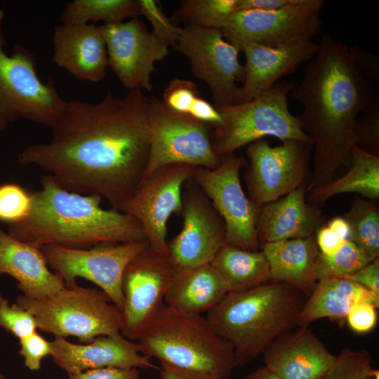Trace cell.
<instances>
[{
    "instance_id": "31",
    "label": "cell",
    "mask_w": 379,
    "mask_h": 379,
    "mask_svg": "<svg viewBox=\"0 0 379 379\" xmlns=\"http://www.w3.org/2000/svg\"><path fill=\"white\" fill-rule=\"evenodd\" d=\"M239 0H182L171 20L174 24L220 29L239 11Z\"/></svg>"
},
{
    "instance_id": "26",
    "label": "cell",
    "mask_w": 379,
    "mask_h": 379,
    "mask_svg": "<svg viewBox=\"0 0 379 379\" xmlns=\"http://www.w3.org/2000/svg\"><path fill=\"white\" fill-rule=\"evenodd\" d=\"M227 293L225 280L211 262L177 267L165 302L180 312L201 314L215 307Z\"/></svg>"
},
{
    "instance_id": "10",
    "label": "cell",
    "mask_w": 379,
    "mask_h": 379,
    "mask_svg": "<svg viewBox=\"0 0 379 379\" xmlns=\"http://www.w3.org/2000/svg\"><path fill=\"white\" fill-rule=\"evenodd\" d=\"M325 3L324 0H295L277 10L239 11L220 32L239 49L246 44L275 47L312 41L320 32V15Z\"/></svg>"
},
{
    "instance_id": "4",
    "label": "cell",
    "mask_w": 379,
    "mask_h": 379,
    "mask_svg": "<svg viewBox=\"0 0 379 379\" xmlns=\"http://www.w3.org/2000/svg\"><path fill=\"white\" fill-rule=\"evenodd\" d=\"M305 296L287 284L267 281L250 289L228 292L206 318L213 331L232 345L239 367L298 325Z\"/></svg>"
},
{
    "instance_id": "51",
    "label": "cell",
    "mask_w": 379,
    "mask_h": 379,
    "mask_svg": "<svg viewBox=\"0 0 379 379\" xmlns=\"http://www.w3.org/2000/svg\"><path fill=\"white\" fill-rule=\"evenodd\" d=\"M0 379H7V378L2 374H0Z\"/></svg>"
},
{
    "instance_id": "42",
    "label": "cell",
    "mask_w": 379,
    "mask_h": 379,
    "mask_svg": "<svg viewBox=\"0 0 379 379\" xmlns=\"http://www.w3.org/2000/svg\"><path fill=\"white\" fill-rule=\"evenodd\" d=\"M140 374L138 368H101L68 375L69 379H140Z\"/></svg>"
},
{
    "instance_id": "34",
    "label": "cell",
    "mask_w": 379,
    "mask_h": 379,
    "mask_svg": "<svg viewBox=\"0 0 379 379\" xmlns=\"http://www.w3.org/2000/svg\"><path fill=\"white\" fill-rule=\"evenodd\" d=\"M374 369L368 351L345 347L320 379H372Z\"/></svg>"
},
{
    "instance_id": "7",
    "label": "cell",
    "mask_w": 379,
    "mask_h": 379,
    "mask_svg": "<svg viewBox=\"0 0 379 379\" xmlns=\"http://www.w3.org/2000/svg\"><path fill=\"white\" fill-rule=\"evenodd\" d=\"M112 302L102 290L77 284L40 299L22 294L17 298V304L34 317L37 329L55 337L74 336L82 344L121 331L122 313Z\"/></svg>"
},
{
    "instance_id": "19",
    "label": "cell",
    "mask_w": 379,
    "mask_h": 379,
    "mask_svg": "<svg viewBox=\"0 0 379 379\" xmlns=\"http://www.w3.org/2000/svg\"><path fill=\"white\" fill-rule=\"evenodd\" d=\"M53 362L68 375L101 368H152L159 370L143 354L138 343L124 337L121 331L100 335L86 344H74L61 337L51 342Z\"/></svg>"
},
{
    "instance_id": "48",
    "label": "cell",
    "mask_w": 379,
    "mask_h": 379,
    "mask_svg": "<svg viewBox=\"0 0 379 379\" xmlns=\"http://www.w3.org/2000/svg\"><path fill=\"white\" fill-rule=\"evenodd\" d=\"M326 225L343 240H350V227L344 217L335 216Z\"/></svg>"
},
{
    "instance_id": "15",
    "label": "cell",
    "mask_w": 379,
    "mask_h": 379,
    "mask_svg": "<svg viewBox=\"0 0 379 379\" xmlns=\"http://www.w3.org/2000/svg\"><path fill=\"white\" fill-rule=\"evenodd\" d=\"M177 266L169 255L149 246L126 266L122 277L124 307L121 334L138 340L165 305Z\"/></svg>"
},
{
    "instance_id": "30",
    "label": "cell",
    "mask_w": 379,
    "mask_h": 379,
    "mask_svg": "<svg viewBox=\"0 0 379 379\" xmlns=\"http://www.w3.org/2000/svg\"><path fill=\"white\" fill-rule=\"evenodd\" d=\"M140 15L138 0H74L65 4L60 20L67 25L89 21L115 24Z\"/></svg>"
},
{
    "instance_id": "21",
    "label": "cell",
    "mask_w": 379,
    "mask_h": 379,
    "mask_svg": "<svg viewBox=\"0 0 379 379\" xmlns=\"http://www.w3.org/2000/svg\"><path fill=\"white\" fill-rule=\"evenodd\" d=\"M52 61L74 78L98 83L108 67L106 44L100 26L60 25L53 34Z\"/></svg>"
},
{
    "instance_id": "41",
    "label": "cell",
    "mask_w": 379,
    "mask_h": 379,
    "mask_svg": "<svg viewBox=\"0 0 379 379\" xmlns=\"http://www.w3.org/2000/svg\"><path fill=\"white\" fill-rule=\"evenodd\" d=\"M346 319L353 331L357 333L368 332L377 323L376 307L366 302H357L350 308Z\"/></svg>"
},
{
    "instance_id": "2",
    "label": "cell",
    "mask_w": 379,
    "mask_h": 379,
    "mask_svg": "<svg viewBox=\"0 0 379 379\" xmlns=\"http://www.w3.org/2000/svg\"><path fill=\"white\" fill-rule=\"evenodd\" d=\"M290 93L300 102L298 115L312 141V171L306 190L326 185L341 166L352 164L357 145L356 122L367 108L379 103L376 68L371 55L324 34Z\"/></svg>"
},
{
    "instance_id": "33",
    "label": "cell",
    "mask_w": 379,
    "mask_h": 379,
    "mask_svg": "<svg viewBox=\"0 0 379 379\" xmlns=\"http://www.w3.org/2000/svg\"><path fill=\"white\" fill-rule=\"evenodd\" d=\"M375 259L368 255L354 243L347 240L334 254H319L316 265V277H344L357 272Z\"/></svg>"
},
{
    "instance_id": "12",
    "label": "cell",
    "mask_w": 379,
    "mask_h": 379,
    "mask_svg": "<svg viewBox=\"0 0 379 379\" xmlns=\"http://www.w3.org/2000/svg\"><path fill=\"white\" fill-rule=\"evenodd\" d=\"M146 241L100 244L88 248H73L57 245L41 247L50 269L59 274L65 286L86 279L100 288L121 311L124 307L121 281L124 272L138 253L148 246Z\"/></svg>"
},
{
    "instance_id": "28",
    "label": "cell",
    "mask_w": 379,
    "mask_h": 379,
    "mask_svg": "<svg viewBox=\"0 0 379 379\" xmlns=\"http://www.w3.org/2000/svg\"><path fill=\"white\" fill-rule=\"evenodd\" d=\"M354 192L372 201L379 197V156L357 145L352 150V164L342 177L310 191V204L317 207L330 198Z\"/></svg>"
},
{
    "instance_id": "13",
    "label": "cell",
    "mask_w": 379,
    "mask_h": 379,
    "mask_svg": "<svg viewBox=\"0 0 379 379\" xmlns=\"http://www.w3.org/2000/svg\"><path fill=\"white\" fill-rule=\"evenodd\" d=\"M173 48L188 59L194 77L208 85L215 105L242 103L241 87L237 85L245 77L240 51L220 29L185 26Z\"/></svg>"
},
{
    "instance_id": "8",
    "label": "cell",
    "mask_w": 379,
    "mask_h": 379,
    "mask_svg": "<svg viewBox=\"0 0 379 379\" xmlns=\"http://www.w3.org/2000/svg\"><path fill=\"white\" fill-rule=\"evenodd\" d=\"M4 11L0 10V132L23 119L51 128L65 100L59 95L54 80L44 83L36 72L34 54L16 44L11 55L4 51Z\"/></svg>"
},
{
    "instance_id": "44",
    "label": "cell",
    "mask_w": 379,
    "mask_h": 379,
    "mask_svg": "<svg viewBox=\"0 0 379 379\" xmlns=\"http://www.w3.org/2000/svg\"><path fill=\"white\" fill-rule=\"evenodd\" d=\"M188 115L210 125L213 129L220 126L222 121V116L215 105L201 96L197 99Z\"/></svg>"
},
{
    "instance_id": "39",
    "label": "cell",
    "mask_w": 379,
    "mask_h": 379,
    "mask_svg": "<svg viewBox=\"0 0 379 379\" xmlns=\"http://www.w3.org/2000/svg\"><path fill=\"white\" fill-rule=\"evenodd\" d=\"M357 146L364 150L379 154V103L364 110L356 122Z\"/></svg>"
},
{
    "instance_id": "36",
    "label": "cell",
    "mask_w": 379,
    "mask_h": 379,
    "mask_svg": "<svg viewBox=\"0 0 379 379\" xmlns=\"http://www.w3.org/2000/svg\"><path fill=\"white\" fill-rule=\"evenodd\" d=\"M138 1L140 15L144 16L152 24V33L166 46H174L180 38L182 27L173 22L163 12L157 1Z\"/></svg>"
},
{
    "instance_id": "3",
    "label": "cell",
    "mask_w": 379,
    "mask_h": 379,
    "mask_svg": "<svg viewBox=\"0 0 379 379\" xmlns=\"http://www.w3.org/2000/svg\"><path fill=\"white\" fill-rule=\"evenodd\" d=\"M41 184V190L32 193L29 215L8 225V234L15 239L41 248H73L146 241L133 217L103 208L101 197L69 191L50 175L43 176Z\"/></svg>"
},
{
    "instance_id": "16",
    "label": "cell",
    "mask_w": 379,
    "mask_h": 379,
    "mask_svg": "<svg viewBox=\"0 0 379 379\" xmlns=\"http://www.w3.org/2000/svg\"><path fill=\"white\" fill-rule=\"evenodd\" d=\"M194 168L185 164L159 168L142 180L120 209L139 222L149 246L158 252L168 255V221L181 213L183 187Z\"/></svg>"
},
{
    "instance_id": "43",
    "label": "cell",
    "mask_w": 379,
    "mask_h": 379,
    "mask_svg": "<svg viewBox=\"0 0 379 379\" xmlns=\"http://www.w3.org/2000/svg\"><path fill=\"white\" fill-rule=\"evenodd\" d=\"M379 295V258H376L352 274L344 277Z\"/></svg>"
},
{
    "instance_id": "45",
    "label": "cell",
    "mask_w": 379,
    "mask_h": 379,
    "mask_svg": "<svg viewBox=\"0 0 379 379\" xmlns=\"http://www.w3.org/2000/svg\"><path fill=\"white\" fill-rule=\"evenodd\" d=\"M315 240L321 254L331 255L337 252L345 241L340 239L326 225L316 231Z\"/></svg>"
},
{
    "instance_id": "46",
    "label": "cell",
    "mask_w": 379,
    "mask_h": 379,
    "mask_svg": "<svg viewBox=\"0 0 379 379\" xmlns=\"http://www.w3.org/2000/svg\"><path fill=\"white\" fill-rule=\"evenodd\" d=\"M158 371L161 379H218L197 371L175 367L160 362Z\"/></svg>"
},
{
    "instance_id": "40",
    "label": "cell",
    "mask_w": 379,
    "mask_h": 379,
    "mask_svg": "<svg viewBox=\"0 0 379 379\" xmlns=\"http://www.w3.org/2000/svg\"><path fill=\"white\" fill-rule=\"evenodd\" d=\"M20 354L24 359L26 367L30 371H39L42 360L51 354V342L37 331L19 340Z\"/></svg>"
},
{
    "instance_id": "23",
    "label": "cell",
    "mask_w": 379,
    "mask_h": 379,
    "mask_svg": "<svg viewBox=\"0 0 379 379\" xmlns=\"http://www.w3.org/2000/svg\"><path fill=\"white\" fill-rule=\"evenodd\" d=\"M306 185L262 206L256 227L260 246L310 237L322 225L321 210L306 201Z\"/></svg>"
},
{
    "instance_id": "11",
    "label": "cell",
    "mask_w": 379,
    "mask_h": 379,
    "mask_svg": "<svg viewBox=\"0 0 379 379\" xmlns=\"http://www.w3.org/2000/svg\"><path fill=\"white\" fill-rule=\"evenodd\" d=\"M214 169L195 167L192 180L211 201L225 225V242L238 248L257 251L260 244L257 222L262 207L242 188L239 173L246 165L242 156L234 153L220 157Z\"/></svg>"
},
{
    "instance_id": "47",
    "label": "cell",
    "mask_w": 379,
    "mask_h": 379,
    "mask_svg": "<svg viewBox=\"0 0 379 379\" xmlns=\"http://www.w3.org/2000/svg\"><path fill=\"white\" fill-rule=\"evenodd\" d=\"M295 0H239V11H273L286 7Z\"/></svg>"
},
{
    "instance_id": "49",
    "label": "cell",
    "mask_w": 379,
    "mask_h": 379,
    "mask_svg": "<svg viewBox=\"0 0 379 379\" xmlns=\"http://www.w3.org/2000/svg\"><path fill=\"white\" fill-rule=\"evenodd\" d=\"M245 379H281L277 373L265 366L250 373Z\"/></svg>"
},
{
    "instance_id": "24",
    "label": "cell",
    "mask_w": 379,
    "mask_h": 379,
    "mask_svg": "<svg viewBox=\"0 0 379 379\" xmlns=\"http://www.w3.org/2000/svg\"><path fill=\"white\" fill-rule=\"evenodd\" d=\"M1 274L13 277L22 295L31 298L52 295L65 286L62 278L50 270L41 247L16 239L0 228Z\"/></svg>"
},
{
    "instance_id": "20",
    "label": "cell",
    "mask_w": 379,
    "mask_h": 379,
    "mask_svg": "<svg viewBox=\"0 0 379 379\" xmlns=\"http://www.w3.org/2000/svg\"><path fill=\"white\" fill-rule=\"evenodd\" d=\"M262 354L265 366L281 379H320L336 359L307 326L279 336Z\"/></svg>"
},
{
    "instance_id": "50",
    "label": "cell",
    "mask_w": 379,
    "mask_h": 379,
    "mask_svg": "<svg viewBox=\"0 0 379 379\" xmlns=\"http://www.w3.org/2000/svg\"><path fill=\"white\" fill-rule=\"evenodd\" d=\"M372 379H379V371L378 369H374Z\"/></svg>"
},
{
    "instance_id": "14",
    "label": "cell",
    "mask_w": 379,
    "mask_h": 379,
    "mask_svg": "<svg viewBox=\"0 0 379 379\" xmlns=\"http://www.w3.org/2000/svg\"><path fill=\"white\" fill-rule=\"evenodd\" d=\"M312 150V143L295 140L276 147L264 138L248 145L245 182L248 197L262 207L307 184Z\"/></svg>"
},
{
    "instance_id": "17",
    "label": "cell",
    "mask_w": 379,
    "mask_h": 379,
    "mask_svg": "<svg viewBox=\"0 0 379 379\" xmlns=\"http://www.w3.org/2000/svg\"><path fill=\"white\" fill-rule=\"evenodd\" d=\"M100 27L106 44L108 67L123 86L128 91H152L154 65L168 55V46L150 32L139 17Z\"/></svg>"
},
{
    "instance_id": "9",
    "label": "cell",
    "mask_w": 379,
    "mask_h": 379,
    "mask_svg": "<svg viewBox=\"0 0 379 379\" xmlns=\"http://www.w3.org/2000/svg\"><path fill=\"white\" fill-rule=\"evenodd\" d=\"M148 123L149 149L142 179L168 164H185L207 169L220 165L221 159L212 146L210 125L171 110L154 96L149 98Z\"/></svg>"
},
{
    "instance_id": "1",
    "label": "cell",
    "mask_w": 379,
    "mask_h": 379,
    "mask_svg": "<svg viewBox=\"0 0 379 379\" xmlns=\"http://www.w3.org/2000/svg\"><path fill=\"white\" fill-rule=\"evenodd\" d=\"M149 98L140 88L95 102L66 101L46 143L32 144L20 164L48 173L67 190L94 194L120 211L142 181L149 149Z\"/></svg>"
},
{
    "instance_id": "32",
    "label": "cell",
    "mask_w": 379,
    "mask_h": 379,
    "mask_svg": "<svg viewBox=\"0 0 379 379\" xmlns=\"http://www.w3.org/2000/svg\"><path fill=\"white\" fill-rule=\"evenodd\" d=\"M350 227V241L373 259L379 257V210L376 201L357 197L343 216Z\"/></svg>"
},
{
    "instance_id": "27",
    "label": "cell",
    "mask_w": 379,
    "mask_h": 379,
    "mask_svg": "<svg viewBox=\"0 0 379 379\" xmlns=\"http://www.w3.org/2000/svg\"><path fill=\"white\" fill-rule=\"evenodd\" d=\"M360 301L379 307V295L354 281L338 277L320 279L306 300L298 326L324 317L345 319L352 305Z\"/></svg>"
},
{
    "instance_id": "22",
    "label": "cell",
    "mask_w": 379,
    "mask_h": 379,
    "mask_svg": "<svg viewBox=\"0 0 379 379\" xmlns=\"http://www.w3.org/2000/svg\"><path fill=\"white\" fill-rule=\"evenodd\" d=\"M317 48V43L312 40L275 47L255 44L241 46L239 50L246 58L244 81L241 87L242 103L272 88L301 63L310 61Z\"/></svg>"
},
{
    "instance_id": "29",
    "label": "cell",
    "mask_w": 379,
    "mask_h": 379,
    "mask_svg": "<svg viewBox=\"0 0 379 379\" xmlns=\"http://www.w3.org/2000/svg\"><path fill=\"white\" fill-rule=\"evenodd\" d=\"M225 280L228 292L241 291L271 281L270 267L260 251L225 243L211 262Z\"/></svg>"
},
{
    "instance_id": "5",
    "label": "cell",
    "mask_w": 379,
    "mask_h": 379,
    "mask_svg": "<svg viewBox=\"0 0 379 379\" xmlns=\"http://www.w3.org/2000/svg\"><path fill=\"white\" fill-rule=\"evenodd\" d=\"M138 343L149 358L218 379H229L237 367L232 345L213 331L206 317L166 305Z\"/></svg>"
},
{
    "instance_id": "18",
    "label": "cell",
    "mask_w": 379,
    "mask_h": 379,
    "mask_svg": "<svg viewBox=\"0 0 379 379\" xmlns=\"http://www.w3.org/2000/svg\"><path fill=\"white\" fill-rule=\"evenodd\" d=\"M182 191V227L168 241V255L178 267L211 262L225 243V223L209 199L192 178Z\"/></svg>"
},
{
    "instance_id": "38",
    "label": "cell",
    "mask_w": 379,
    "mask_h": 379,
    "mask_svg": "<svg viewBox=\"0 0 379 379\" xmlns=\"http://www.w3.org/2000/svg\"><path fill=\"white\" fill-rule=\"evenodd\" d=\"M201 96L195 83L175 79L165 88L162 101L171 110L189 114L197 99Z\"/></svg>"
},
{
    "instance_id": "37",
    "label": "cell",
    "mask_w": 379,
    "mask_h": 379,
    "mask_svg": "<svg viewBox=\"0 0 379 379\" xmlns=\"http://www.w3.org/2000/svg\"><path fill=\"white\" fill-rule=\"evenodd\" d=\"M0 327L19 340L36 331L34 317L17 303L9 305L0 294Z\"/></svg>"
},
{
    "instance_id": "35",
    "label": "cell",
    "mask_w": 379,
    "mask_h": 379,
    "mask_svg": "<svg viewBox=\"0 0 379 379\" xmlns=\"http://www.w3.org/2000/svg\"><path fill=\"white\" fill-rule=\"evenodd\" d=\"M32 206V193L21 186L7 183L0 185V221L9 224L26 218Z\"/></svg>"
},
{
    "instance_id": "25",
    "label": "cell",
    "mask_w": 379,
    "mask_h": 379,
    "mask_svg": "<svg viewBox=\"0 0 379 379\" xmlns=\"http://www.w3.org/2000/svg\"><path fill=\"white\" fill-rule=\"evenodd\" d=\"M260 250L268 261L271 281L287 284L310 295L317 282L316 265L320 254L314 235L262 244Z\"/></svg>"
},
{
    "instance_id": "6",
    "label": "cell",
    "mask_w": 379,
    "mask_h": 379,
    "mask_svg": "<svg viewBox=\"0 0 379 379\" xmlns=\"http://www.w3.org/2000/svg\"><path fill=\"white\" fill-rule=\"evenodd\" d=\"M295 86L292 81H279L249 101L215 105L222 121L211 133L215 153L220 157L232 154L267 136L281 141L295 140L312 144L302 130L298 116L289 111L288 95Z\"/></svg>"
}]
</instances>
